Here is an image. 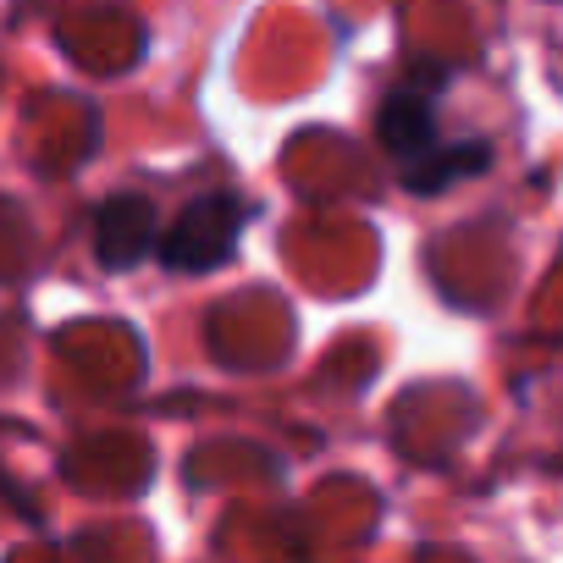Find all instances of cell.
<instances>
[{"instance_id": "cell-1", "label": "cell", "mask_w": 563, "mask_h": 563, "mask_svg": "<svg viewBox=\"0 0 563 563\" xmlns=\"http://www.w3.org/2000/svg\"><path fill=\"white\" fill-rule=\"evenodd\" d=\"M376 133H382L387 155L398 161V172H404V183H409L415 194L448 188L453 177L481 172V166L492 161L486 144H459V150H448L442 133H437V111H431V100H426L420 89H393V95L382 100Z\"/></svg>"}, {"instance_id": "cell-3", "label": "cell", "mask_w": 563, "mask_h": 563, "mask_svg": "<svg viewBox=\"0 0 563 563\" xmlns=\"http://www.w3.org/2000/svg\"><path fill=\"white\" fill-rule=\"evenodd\" d=\"M155 243H161V216H155V205L144 194H111L95 210V254H100V265L128 271L144 254H155Z\"/></svg>"}, {"instance_id": "cell-2", "label": "cell", "mask_w": 563, "mask_h": 563, "mask_svg": "<svg viewBox=\"0 0 563 563\" xmlns=\"http://www.w3.org/2000/svg\"><path fill=\"white\" fill-rule=\"evenodd\" d=\"M249 221H254V205H249V199H238V194H227V188L199 194V199H188V205L172 216V227L161 232L155 254H161L172 271L227 265V260L238 254Z\"/></svg>"}]
</instances>
